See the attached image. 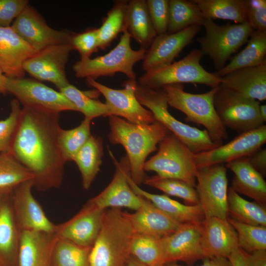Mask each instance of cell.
Here are the masks:
<instances>
[{
	"label": "cell",
	"mask_w": 266,
	"mask_h": 266,
	"mask_svg": "<svg viewBox=\"0 0 266 266\" xmlns=\"http://www.w3.org/2000/svg\"><path fill=\"white\" fill-rule=\"evenodd\" d=\"M203 259V264L200 266H232L230 260L226 257L205 258ZM164 265L165 266H183L175 262L168 263Z\"/></svg>",
	"instance_id": "816d5d0a"
},
{
	"label": "cell",
	"mask_w": 266,
	"mask_h": 266,
	"mask_svg": "<svg viewBox=\"0 0 266 266\" xmlns=\"http://www.w3.org/2000/svg\"><path fill=\"white\" fill-rule=\"evenodd\" d=\"M226 167L234 173L231 187L234 191L266 205V182L263 175L251 165L248 157L228 163Z\"/></svg>",
	"instance_id": "83f0119b"
},
{
	"label": "cell",
	"mask_w": 266,
	"mask_h": 266,
	"mask_svg": "<svg viewBox=\"0 0 266 266\" xmlns=\"http://www.w3.org/2000/svg\"><path fill=\"white\" fill-rule=\"evenodd\" d=\"M217 115L226 127L240 133L264 125L259 112V101L220 85L214 97Z\"/></svg>",
	"instance_id": "30bf717a"
},
{
	"label": "cell",
	"mask_w": 266,
	"mask_h": 266,
	"mask_svg": "<svg viewBox=\"0 0 266 266\" xmlns=\"http://www.w3.org/2000/svg\"><path fill=\"white\" fill-rule=\"evenodd\" d=\"M103 154L102 138L91 135L74 157L72 161L80 172L84 189H89L99 172Z\"/></svg>",
	"instance_id": "1f68e13d"
},
{
	"label": "cell",
	"mask_w": 266,
	"mask_h": 266,
	"mask_svg": "<svg viewBox=\"0 0 266 266\" xmlns=\"http://www.w3.org/2000/svg\"><path fill=\"white\" fill-rule=\"evenodd\" d=\"M204 35L197 38L200 51L213 61L217 71L226 66L231 55L247 42L253 31L247 23L219 25L205 18Z\"/></svg>",
	"instance_id": "9c48e42d"
},
{
	"label": "cell",
	"mask_w": 266,
	"mask_h": 266,
	"mask_svg": "<svg viewBox=\"0 0 266 266\" xmlns=\"http://www.w3.org/2000/svg\"><path fill=\"white\" fill-rule=\"evenodd\" d=\"M220 86L247 98L266 99V61L254 66L240 68L221 77Z\"/></svg>",
	"instance_id": "d4e9b609"
},
{
	"label": "cell",
	"mask_w": 266,
	"mask_h": 266,
	"mask_svg": "<svg viewBox=\"0 0 266 266\" xmlns=\"http://www.w3.org/2000/svg\"><path fill=\"white\" fill-rule=\"evenodd\" d=\"M59 114L23 106L10 152L33 175L39 191L59 188L65 162L57 138Z\"/></svg>",
	"instance_id": "6da1fadb"
},
{
	"label": "cell",
	"mask_w": 266,
	"mask_h": 266,
	"mask_svg": "<svg viewBox=\"0 0 266 266\" xmlns=\"http://www.w3.org/2000/svg\"><path fill=\"white\" fill-rule=\"evenodd\" d=\"M245 256L248 266H266V250L245 251Z\"/></svg>",
	"instance_id": "f907efd6"
},
{
	"label": "cell",
	"mask_w": 266,
	"mask_h": 266,
	"mask_svg": "<svg viewBox=\"0 0 266 266\" xmlns=\"http://www.w3.org/2000/svg\"><path fill=\"white\" fill-rule=\"evenodd\" d=\"M135 80L125 82L124 88L115 89L92 78H86L88 85L98 90L104 97L110 116L123 117L127 121L140 124H150L156 121L152 113L138 101L133 87Z\"/></svg>",
	"instance_id": "5bb4252c"
},
{
	"label": "cell",
	"mask_w": 266,
	"mask_h": 266,
	"mask_svg": "<svg viewBox=\"0 0 266 266\" xmlns=\"http://www.w3.org/2000/svg\"><path fill=\"white\" fill-rule=\"evenodd\" d=\"M201 26H192L174 33L158 35L147 49L141 69H151L173 62L182 50L192 41Z\"/></svg>",
	"instance_id": "44dd1931"
},
{
	"label": "cell",
	"mask_w": 266,
	"mask_h": 266,
	"mask_svg": "<svg viewBox=\"0 0 266 266\" xmlns=\"http://www.w3.org/2000/svg\"><path fill=\"white\" fill-rule=\"evenodd\" d=\"M135 232L120 208L104 210L101 228L89 255L90 266H126Z\"/></svg>",
	"instance_id": "3957f363"
},
{
	"label": "cell",
	"mask_w": 266,
	"mask_h": 266,
	"mask_svg": "<svg viewBox=\"0 0 266 266\" xmlns=\"http://www.w3.org/2000/svg\"><path fill=\"white\" fill-rule=\"evenodd\" d=\"M127 29L134 38L147 50L157 35L154 29L146 0L128 1L127 8Z\"/></svg>",
	"instance_id": "f546056e"
},
{
	"label": "cell",
	"mask_w": 266,
	"mask_h": 266,
	"mask_svg": "<svg viewBox=\"0 0 266 266\" xmlns=\"http://www.w3.org/2000/svg\"><path fill=\"white\" fill-rule=\"evenodd\" d=\"M109 141L122 145L127 152L133 181L139 186L145 178L144 165L147 157L170 132L157 121L150 124H134L120 117L108 116Z\"/></svg>",
	"instance_id": "7a4b0ae2"
},
{
	"label": "cell",
	"mask_w": 266,
	"mask_h": 266,
	"mask_svg": "<svg viewBox=\"0 0 266 266\" xmlns=\"http://www.w3.org/2000/svg\"><path fill=\"white\" fill-rule=\"evenodd\" d=\"M21 230L14 214L11 194H0V261L17 266Z\"/></svg>",
	"instance_id": "4316f807"
},
{
	"label": "cell",
	"mask_w": 266,
	"mask_h": 266,
	"mask_svg": "<svg viewBox=\"0 0 266 266\" xmlns=\"http://www.w3.org/2000/svg\"><path fill=\"white\" fill-rule=\"evenodd\" d=\"M204 19L233 21L236 24L247 22V0H192Z\"/></svg>",
	"instance_id": "d6a6232c"
},
{
	"label": "cell",
	"mask_w": 266,
	"mask_h": 266,
	"mask_svg": "<svg viewBox=\"0 0 266 266\" xmlns=\"http://www.w3.org/2000/svg\"><path fill=\"white\" fill-rule=\"evenodd\" d=\"M128 1L116 0L98 29L99 48L105 50L121 32L127 29Z\"/></svg>",
	"instance_id": "8d00e7d4"
},
{
	"label": "cell",
	"mask_w": 266,
	"mask_h": 266,
	"mask_svg": "<svg viewBox=\"0 0 266 266\" xmlns=\"http://www.w3.org/2000/svg\"><path fill=\"white\" fill-rule=\"evenodd\" d=\"M11 111L5 119L0 120V153L10 151L12 142L18 125L21 109L14 99L10 102Z\"/></svg>",
	"instance_id": "ee69618b"
},
{
	"label": "cell",
	"mask_w": 266,
	"mask_h": 266,
	"mask_svg": "<svg viewBox=\"0 0 266 266\" xmlns=\"http://www.w3.org/2000/svg\"><path fill=\"white\" fill-rule=\"evenodd\" d=\"M70 43L73 50L79 53L80 59L90 58L99 49L98 29H89L80 33H73Z\"/></svg>",
	"instance_id": "f6af8a7d"
},
{
	"label": "cell",
	"mask_w": 266,
	"mask_h": 266,
	"mask_svg": "<svg viewBox=\"0 0 266 266\" xmlns=\"http://www.w3.org/2000/svg\"><path fill=\"white\" fill-rule=\"evenodd\" d=\"M28 5L27 0H0V27H8Z\"/></svg>",
	"instance_id": "c3c4849f"
},
{
	"label": "cell",
	"mask_w": 266,
	"mask_h": 266,
	"mask_svg": "<svg viewBox=\"0 0 266 266\" xmlns=\"http://www.w3.org/2000/svg\"><path fill=\"white\" fill-rule=\"evenodd\" d=\"M32 180L16 187L11 193V200L17 223L21 231L34 230L55 233L56 224L51 222L32 192Z\"/></svg>",
	"instance_id": "ffe728a7"
},
{
	"label": "cell",
	"mask_w": 266,
	"mask_h": 266,
	"mask_svg": "<svg viewBox=\"0 0 266 266\" xmlns=\"http://www.w3.org/2000/svg\"><path fill=\"white\" fill-rule=\"evenodd\" d=\"M131 38L126 29L118 43L108 53L93 59H80L72 66L76 77L96 80L100 77H111L120 72L129 79L135 80L134 65L143 60L147 50L141 47L137 50L133 49Z\"/></svg>",
	"instance_id": "52a82bcc"
},
{
	"label": "cell",
	"mask_w": 266,
	"mask_h": 266,
	"mask_svg": "<svg viewBox=\"0 0 266 266\" xmlns=\"http://www.w3.org/2000/svg\"><path fill=\"white\" fill-rule=\"evenodd\" d=\"M135 96L139 103L153 114L155 120L177 136L194 153L208 151L218 146L205 129L200 130L176 119L168 111L167 100L162 90L140 85L133 81Z\"/></svg>",
	"instance_id": "5b68a950"
},
{
	"label": "cell",
	"mask_w": 266,
	"mask_h": 266,
	"mask_svg": "<svg viewBox=\"0 0 266 266\" xmlns=\"http://www.w3.org/2000/svg\"><path fill=\"white\" fill-rule=\"evenodd\" d=\"M227 219L237 233L239 248L249 253L266 250V226L246 224L229 217Z\"/></svg>",
	"instance_id": "7bdbcfd3"
},
{
	"label": "cell",
	"mask_w": 266,
	"mask_h": 266,
	"mask_svg": "<svg viewBox=\"0 0 266 266\" xmlns=\"http://www.w3.org/2000/svg\"><path fill=\"white\" fill-rule=\"evenodd\" d=\"M251 165L263 176L266 173V149L261 148L248 157Z\"/></svg>",
	"instance_id": "681fc988"
},
{
	"label": "cell",
	"mask_w": 266,
	"mask_h": 266,
	"mask_svg": "<svg viewBox=\"0 0 266 266\" xmlns=\"http://www.w3.org/2000/svg\"><path fill=\"white\" fill-rule=\"evenodd\" d=\"M218 86L202 94L187 92L181 84L166 85L162 90L168 105L183 112L188 121L203 126L213 142L220 146L228 138V134L214 105Z\"/></svg>",
	"instance_id": "277c9868"
},
{
	"label": "cell",
	"mask_w": 266,
	"mask_h": 266,
	"mask_svg": "<svg viewBox=\"0 0 266 266\" xmlns=\"http://www.w3.org/2000/svg\"><path fill=\"white\" fill-rule=\"evenodd\" d=\"M200 223L181 224L173 233L161 238L165 264L177 261L192 263L205 258Z\"/></svg>",
	"instance_id": "d6986e66"
},
{
	"label": "cell",
	"mask_w": 266,
	"mask_h": 266,
	"mask_svg": "<svg viewBox=\"0 0 266 266\" xmlns=\"http://www.w3.org/2000/svg\"><path fill=\"white\" fill-rule=\"evenodd\" d=\"M104 210L89 200L69 220L56 225L55 233L59 238L91 248L100 231Z\"/></svg>",
	"instance_id": "ac0fdd59"
},
{
	"label": "cell",
	"mask_w": 266,
	"mask_h": 266,
	"mask_svg": "<svg viewBox=\"0 0 266 266\" xmlns=\"http://www.w3.org/2000/svg\"><path fill=\"white\" fill-rule=\"evenodd\" d=\"M92 119L85 117L77 127L70 130L61 128L57 138L59 151L65 163L74 157L91 136Z\"/></svg>",
	"instance_id": "f35d334b"
},
{
	"label": "cell",
	"mask_w": 266,
	"mask_h": 266,
	"mask_svg": "<svg viewBox=\"0 0 266 266\" xmlns=\"http://www.w3.org/2000/svg\"><path fill=\"white\" fill-rule=\"evenodd\" d=\"M160 237L135 233L131 243V256L147 266L165 265Z\"/></svg>",
	"instance_id": "ab89813d"
},
{
	"label": "cell",
	"mask_w": 266,
	"mask_h": 266,
	"mask_svg": "<svg viewBox=\"0 0 266 266\" xmlns=\"http://www.w3.org/2000/svg\"><path fill=\"white\" fill-rule=\"evenodd\" d=\"M33 179L31 173L10 152L0 153V194H10L19 185Z\"/></svg>",
	"instance_id": "74e56055"
},
{
	"label": "cell",
	"mask_w": 266,
	"mask_h": 266,
	"mask_svg": "<svg viewBox=\"0 0 266 266\" xmlns=\"http://www.w3.org/2000/svg\"><path fill=\"white\" fill-rule=\"evenodd\" d=\"M14 31L37 52L54 45L70 43L73 33L49 27L33 7L28 5L11 26Z\"/></svg>",
	"instance_id": "4fadbf2b"
},
{
	"label": "cell",
	"mask_w": 266,
	"mask_h": 266,
	"mask_svg": "<svg viewBox=\"0 0 266 266\" xmlns=\"http://www.w3.org/2000/svg\"><path fill=\"white\" fill-rule=\"evenodd\" d=\"M57 239L55 233L22 231L17 266H51L53 250Z\"/></svg>",
	"instance_id": "603a6c76"
},
{
	"label": "cell",
	"mask_w": 266,
	"mask_h": 266,
	"mask_svg": "<svg viewBox=\"0 0 266 266\" xmlns=\"http://www.w3.org/2000/svg\"><path fill=\"white\" fill-rule=\"evenodd\" d=\"M228 258L232 266H248L245 251L239 247L234 250Z\"/></svg>",
	"instance_id": "f5cc1de1"
},
{
	"label": "cell",
	"mask_w": 266,
	"mask_h": 266,
	"mask_svg": "<svg viewBox=\"0 0 266 266\" xmlns=\"http://www.w3.org/2000/svg\"><path fill=\"white\" fill-rule=\"evenodd\" d=\"M159 144L158 152L145 162L144 171H154L160 177L180 180L196 188L195 153L170 132Z\"/></svg>",
	"instance_id": "ba28073f"
},
{
	"label": "cell",
	"mask_w": 266,
	"mask_h": 266,
	"mask_svg": "<svg viewBox=\"0 0 266 266\" xmlns=\"http://www.w3.org/2000/svg\"><path fill=\"white\" fill-rule=\"evenodd\" d=\"M36 52L11 26L0 27V67L7 77H24V63Z\"/></svg>",
	"instance_id": "cb8c5ba5"
},
{
	"label": "cell",
	"mask_w": 266,
	"mask_h": 266,
	"mask_svg": "<svg viewBox=\"0 0 266 266\" xmlns=\"http://www.w3.org/2000/svg\"><path fill=\"white\" fill-rule=\"evenodd\" d=\"M247 22L253 30L266 32V0H247Z\"/></svg>",
	"instance_id": "7dc6e473"
},
{
	"label": "cell",
	"mask_w": 266,
	"mask_h": 266,
	"mask_svg": "<svg viewBox=\"0 0 266 266\" xmlns=\"http://www.w3.org/2000/svg\"><path fill=\"white\" fill-rule=\"evenodd\" d=\"M129 183L137 195L148 200L168 217L179 223H200L205 218L200 204H183L165 195L154 194L142 189L128 177Z\"/></svg>",
	"instance_id": "f1b7e54d"
},
{
	"label": "cell",
	"mask_w": 266,
	"mask_h": 266,
	"mask_svg": "<svg viewBox=\"0 0 266 266\" xmlns=\"http://www.w3.org/2000/svg\"><path fill=\"white\" fill-rule=\"evenodd\" d=\"M91 248L58 237L53 250L51 266H90Z\"/></svg>",
	"instance_id": "60d3db41"
},
{
	"label": "cell",
	"mask_w": 266,
	"mask_h": 266,
	"mask_svg": "<svg viewBox=\"0 0 266 266\" xmlns=\"http://www.w3.org/2000/svg\"><path fill=\"white\" fill-rule=\"evenodd\" d=\"M200 229L205 258H228L238 247L237 233L227 218L205 217L200 223Z\"/></svg>",
	"instance_id": "7402d4cb"
},
{
	"label": "cell",
	"mask_w": 266,
	"mask_h": 266,
	"mask_svg": "<svg viewBox=\"0 0 266 266\" xmlns=\"http://www.w3.org/2000/svg\"><path fill=\"white\" fill-rule=\"evenodd\" d=\"M59 91L74 104L77 111L84 114L85 117L92 120L100 116H110L106 104L96 99L100 94L97 90L83 91L69 84Z\"/></svg>",
	"instance_id": "d590c367"
},
{
	"label": "cell",
	"mask_w": 266,
	"mask_h": 266,
	"mask_svg": "<svg viewBox=\"0 0 266 266\" xmlns=\"http://www.w3.org/2000/svg\"><path fill=\"white\" fill-rule=\"evenodd\" d=\"M73 50L71 43L47 47L25 61L24 70L37 80L50 82L60 90L69 84L65 69Z\"/></svg>",
	"instance_id": "9a60e30c"
},
{
	"label": "cell",
	"mask_w": 266,
	"mask_h": 266,
	"mask_svg": "<svg viewBox=\"0 0 266 266\" xmlns=\"http://www.w3.org/2000/svg\"><path fill=\"white\" fill-rule=\"evenodd\" d=\"M146 1L150 18L157 35L166 33L168 20V0Z\"/></svg>",
	"instance_id": "bcb514c9"
},
{
	"label": "cell",
	"mask_w": 266,
	"mask_h": 266,
	"mask_svg": "<svg viewBox=\"0 0 266 266\" xmlns=\"http://www.w3.org/2000/svg\"><path fill=\"white\" fill-rule=\"evenodd\" d=\"M5 87L6 93L13 95L23 106L59 114L64 111H77L60 91L33 79L7 77Z\"/></svg>",
	"instance_id": "8fae6325"
},
{
	"label": "cell",
	"mask_w": 266,
	"mask_h": 266,
	"mask_svg": "<svg viewBox=\"0 0 266 266\" xmlns=\"http://www.w3.org/2000/svg\"><path fill=\"white\" fill-rule=\"evenodd\" d=\"M203 56L199 49L192 50L177 62L158 66L148 71L139 78L138 84L143 87L159 90L176 84H200L213 88L220 85L221 77L206 71L200 64Z\"/></svg>",
	"instance_id": "8992f818"
},
{
	"label": "cell",
	"mask_w": 266,
	"mask_h": 266,
	"mask_svg": "<svg viewBox=\"0 0 266 266\" xmlns=\"http://www.w3.org/2000/svg\"><path fill=\"white\" fill-rule=\"evenodd\" d=\"M204 20L200 9L192 0H168L167 33L178 32L192 26H202Z\"/></svg>",
	"instance_id": "e575fe53"
},
{
	"label": "cell",
	"mask_w": 266,
	"mask_h": 266,
	"mask_svg": "<svg viewBox=\"0 0 266 266\" xmlns=\"http://www.w3.org/2000/svg\"><path fill=\"white\" fill-rule=\"evenodd\" d=\"M196 190L204 217H228L227 168L217 164L197 168Z\"/></svg>",
	"instance_id": "7c38bea8"
},
{
	"label": "cell",
	"mask_w": 266,
	"mask_h": 266,
	"mask_svg": "<svg viewBox=\"0 0 266 266\" xmlns=\"http://www.w3.org/2000/svg\"><path fill=\"white\" fill-rule=\"evenodd\" d=\"M0 266H6L1 261H0Z\"/></svg>",
	"instance_id": "6f0895ef"
},
{
	"label": "cell",
	"mask_w": 266,
	"mask_h": 266,
	"mask_svg": "<svg viewBox=\"0 0 266 266\" xmlns=\"http://www.w3.org/2000/svg\"><path fill=\"white\" fill-rule=\"evenodd\" d=\"M259 115L265 123L266 122V105L262 104L259 105Z\"/></svg>",
	"instance_id": "11a10c76"
},
{
	"label": "cell",
	"mask_w": 266,
	"mask_h": 266,
	"mask_svg": "<svg viewBox=\"0 0 266 266\" xmlns=\"http://www.w3.org/2000/svg\"><path fill=\"white\" fill-rule=\"evenodd\" d=\"M266 142V126L240 133L229 142L195 154L197 168L228 163L248 157L260 149Z\"/></svg>",
	"instance_id": "e0dca14e"
},
{
	"label": "cell",
	"mask_w": 266,
	"mask_h": 266,
	"mask_svg": "<svg viewBox=\"0 0 266 266\" xmlns=\"http://www.w3.org/2000/svg\"><path fill=\"white\" fill-rule=\"evenodd\" d=\"M165 266L164 265H159V266Z\"/></svg>",
	"instance_id": "680465c9"
},
{
	"label": "cell",
	"mask_w": 266,
	"mask_h": 266,
	"mask_svg": "<svg viewBox=\"0 0 266 266\" xmlns=\"http://www.w3.org/2000/svg\"><path fill=\"white\" fill-rule=\"evenodd\" d=\"M126 266H147L139 262L134 257L131 256Z\"/></svg>",
	"instance_id": "9f6ffc18"
},
{
	"label": "cell",
	"mask_w": 266,
	"mask_h": 266,
	"mask_svg": "<svg viewBox=\"0 0 266 266\" xmlns=\"http://www.w3.org/2000/svg\"><path fill=\"white\" fill-rule=\"evenodd\" d=\"M7 78L0 67V94H7L5 87Z\"/></svg>",
	"instance_id": "db71d44e"
},
{
	"label": "cell",
	"mask_w": 266,
	"mask_h": 266,
	"mask_svg": "<svg viewBox=\"0 0 266 266\" xmlns=\"http://www.w3.org/2000/svg\"><path fill=\"white\" fill-rule=\"evenodd\" d=\"M143 183L157 189L167 195L182 199L187 205L200 204L195 188L184 181L162 178L156 175L145 177Z\"/></svg>",
	"instance_id": "b9f144b4"
},
{
	"label": "cell",
	"mask_w": 266,
	"mask_h": 266,
	"mask_svg": "<svg viewBox=\"0 0 266 266\" xmlns=\"http://www.w3.org/2000/svg\"><path fill=\"white\" fill-rule=\"evenodd\" d=\"M127 215L135 233L160 238L171 234L181 224L144 198L140 207Z\"/></svg>",
	"instance_id": "484cf974"
},
{
	"label": "cell",
	"mask_w": 266,
	"mask_h": 266,
	"mask_svg": "<svg viewBox=\"0 0 266 266\" xmlns=\"http://www.w3.org/2000/svg\"><path fill=\"white\" fill-rule=\"evenodd\" d=\"M108 151L115 167L113 178L102 191L89 201L102 210L126 207L135 211L141 205L143 198L135 193L129 183V159L125 156L118 161L111 151Z\"/></svg>",
	"instance_id": "2e32d148"
},
{
	"label": "cell",
	"mask_w": 266,
	"mask_h": 266,
	"mask_svg": "<svg viewBox=\"0 0 266 266\" xmlns=\"http://www.w3.org/2000/svg\"><path fill=\"white\" fill-rule=\"evenodd\" d=\"M227 204L230 218L246 224L266 226V206L243 199L231 187L228 190Z\"/></svg>",
	"instance_id": "836d02e7"
},
{
	"label": "cell",
	"mask_w": 266,
	"mask_h": 266,
	"mask_svg": "<svg viewBox=\"0 0 266 266\" xmlns=\"http://www.w3.org/2000/svg\"><path fill=\"white\" fill-rule=\"evenodd\" d=\"M266 32L253 30L245 47L215 73L222 77L236 70L258 66L266 61Z\"/></svg>",
	"instance_id": "4dcf8cb0"
}]
</instances>
